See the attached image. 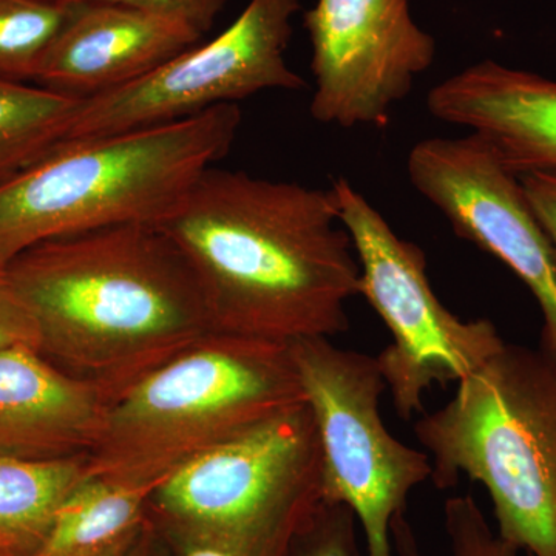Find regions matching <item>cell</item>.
<instances>
[{"instance_id": "cell-22", "label": "cell", "mask_w": 556, "mask_h": 556, "mask_svg": "<svg viewBox=\"0 0 556 556\" xmlns=\"http://www.w3.org/2000/svg\"><path fill=\"white\" fill-rule=\"evenodd\" d=\"M79 2L119 3V5L159 11V13L181 17L203 35L211 30L219 11L226 5V0H79Z\"/></svg>"}, {"instance_id": "cell-19", "label": "cell", "mask_w": 556, "mask_h": 556, "mask_svg": "<svg viewBox=\"0 0 556 556\" xmlns=\"http://www.w3.org/2000/svg\"><path fill=\"white\" fill-rule=\"evenodd\" d=\"M444 526L452 556H519L486 521L473 496H453L444 506ZM394 555L426 556L409 525L407 510L399 514L391 529Z\"/></svg>"}, {"instance_id": "cell-20", "label": "cell", "mask_w": 556, "mask_h": 556, "mask_svg": "<svg viewBox=\"0 0 556 556\" xmlns=\"http://www.w3.org/2000/svg\"><path fill=\"white\" fill-rule=\"evenodd\" d=\"M357 527L356 515L350 507L321 500L295 540L291 556H361Z\"/></svg>"}, {"instance_id": "cell-17", "label": "cell", "mask_w": 556, "mask_h": 556, "mask_svg": "<svg viewBox=\"0 0 556 556\" xmlns=\"http://www.w3.org/2000/svg\"><path fill=\"white\" fill-rule=\"evenodd\" d=\"M79 98L0 79V188L62 144Z\"/></svg>"}, {"instance_id": "cell-4", "label": "cell", "mask_w": 556, "mask_h": 556, "mask_svg": "<svg viewBox=\"0 0 556 556\" xmlns=\"http://www.w3.org/2000/svg\"><path fill=\"white\" fill-rule=\"evenodd\" d=\"M305 402L291 348L214 332L110 405L89 475L155 486L266 417Z\"/></svg>"}, {"instance_id": "cell-21", "label": "cell", "mask_w": 556, "mask_h": 556, "mask_svg": "<svg viewBox=\"0 0 556 556\" xmlns=\"http://www.w3.org/2000/svg\"><path fill=\"white\" fill-rule=\"evenodd\" d=\"M38 340L35 320L0 266V350L21 345L38 350Z\"/></svg>"}, {"instance_id": "cell-6", "label": "cell", "mask_w": 556, "mask_h": 556, "mask_svg": "<svg viewBox=\"0 0 556 556\" xmlns=\"http://www.w3.org/2000/svg\"><path fill=\"white\" fill-rule=\"evenodd\" d=\"M320 503V439L305 401L178 468L152 490L148 514L167 548L291 556Z\"/></svg>"}, {"instance_id": "cell-1", "label": "cell", "mask_w": 556, "mask_h": 556, "mask_svg": "<svg viewBox=\"0 0 556 556\" xmlns=\"http://www.w3.org/2000/svg\"><path fill=\"white\" fill-rule=\"evenodd\" d=\"M217 332L291 345L342 334L361 263L331 189L208 167L159 223Z\"/></svg>"}, {"instance_id": "cell-3", "label": "cell", "mask_w": 556, "mask_h": 556, "mask_svg": "<svg viewBox=\"0 0 556 556\" xmlns=\"http://www.w3.org/2000/svg\"><path fill=\"white\" fill-rule=\"evenodd\" d=\"M241 112L223 104L189 118L62 144L0 188V266L42 241L167 217L228 155Z\"/></svg>"}, {"instance_id": "cell-24", "label": "cell", "mask_w": 556, "mask_h": 556, "mask_svg": "<svg viewBox=\"0 0 556 556\" xmlns=\"http://www.w3.org/2000/svg\"><path fill=\"white\" fill-rule=\"evenodd\" d=\"M126 556H170L167 548L164 547V544L161 543L160 538L153 533V530L150 529L148 533H146L144 538L139 541L137 547L130 552L129 555Z\"/></svg>"}, {"instance_id": "cell-2", "label": "cell", "mask_w": 556, "mask_h": 556, "mask_svg": "<svg viewBox=\"0 0 556 556\" xmlns=\"http://www.w3.org/2000/svg\"><path fill=\"white\" fill-rule=\"evenodd\" d=\"M38 351L113 402L217 332L197 274L153 223L42 241L5 266Z\"/></svg>"}, {"instance_id": "cell-13", "label": "cell", "mask_w": 556, "mask_h": 556, "mask_svg": "<svg viewBox=\"0 0 556 556\" xmlns=\"http://www.w3.org/2000/svg\"><path fill=\"white\" fill-rule=\"evenodd\" d=\"M427 108L470 130L517 177L556 175V80L485 60L428 91Z\"/></svg>"}, {"instance_id": "cell-8", "label": "cell", "mask_w": 556, "mask_h": 556, "mask_svg": "<svg viewBox=\"0 0 556 556\" xmlns=\"http://www.w3.org/2000/svg\"><path fill=\"white\" fill-rule=\"evenodd\" d=\"M321 450V500L356 515L367 556H393L391 529L409 493L431 478L426 452L387 430L379 401L387 390L378 361L327 338L291 343Z\"/></svg>"}, {"instance_id": "cell-15", "label": "cell", "mask_w": 556, "mask_h": 556, "mask_svg": "<svg viewBox=\"0 0 556 556\" xmlns=\"http://www.w3.org/2000/svg\"><path fill=\"white\" fill-rule=\"evenodd\" d=\"M155 486L87 477L62 503L49 535L30 556H126L149 530Z\"/></svg>"}, {"instance_id": "cell-9", "label": "cell", "mask_w": 556, "mask_h": 556, "mask_svg": "<svg viewBox=\"0 0 556 556\" xmlns=\"http://www.w3.org/2000/svg\"><path fill=\"white\" fill-rule=\"evenodd\" d=\"M300 0H251L222 35L119 89L80 102L62 144L189 118L265 90H300L287 62ZM61 144V146H62Z\"/></svg>"}, {"instance_id": "cell-18", "label": "cell", "mask_w": 556, "mask_h": 556, "mask_svg": "<svg viewBox=\"0 0 556 556\" xmlns=\"http://www.w3.org/2000/svg\"><path fill=\"white\" fill-rule=\"evenodd\" d=\"M83 3L0 0V79L35 83L50 47Z\"/></svg>"}, {"instance_id": "cell-14", "label": "cell", "mask_w": 556, "mask_h": 556, "mask_svg": "<svg viewBox=\"0 0 556 556\" xmlns=\"http://www.w3.org/2000/svg\"><path fill=\"white\" fill-rule=\"evenodd\" d=\"M110 405L100 388L61 371L36 348L0 350V456L89 455Z\"/></svg>"}, {"instance_id": "cell-11", "label": "cell", "mask_w": 556, "mask_h": 556, "mask_svg": "<svg viewBox=\"0 0 556 556\" xmlns=\"http://www.w3.org/2000/svg\"><path fill=\"white\" fill-rule=\"evenodd\" d=\"M303 25L316 83L311 115L342 129L386 126L437 58L409 0H317Z\"/></svg>"}, {"instance_id": "cell-25", "label": "cell", "mask_w": 556, "mask_h": 556, "mask_svg": "<svg viewBox=\"0 0 556 556\" xmlns=\"http://www.w3.org/2000/svg\"><path fill=\"white\" fill-rule=\"evenodd\" d=\"M0 556H2V555H0Z\"/></svg>"}, {"instance_id": "cell-5", "label": "cell", "mask_w": 556, "mask_h": 556, "mask_svg": "<svg viewBox=\"0 0 556 556\" xmlns=\"http://www.w3.org/2000/svg\"><path fill=\"white\" fill-rule=\"evenodd\" d=\"M415 433L434 485L479 482L497 535L527 556H556V367L541 351L504 343Z\"/></svg>"}, {"instance_id": "cell-12", "label": "cell", "mask_w": 556, "mask_h": 556, "mask_svg": "<svg viewBox=\"0 0 556 556\" xmlns=\"http://www.w3.org/2000/svg\"><path fill=\"white\" fill-rule=\"evenodd\" d=\"M201 38L203 33L181 17L84 2L50 47L35 83L86 100L149 75Z\"/></svg>"}, {"instance_id": "cell-16", "label": "cell", "mask_w": 556, "mask_h": 556, "mask_svg": "<svg viewBox=\"0 0 556 556\" xmlns=\"http://www.w3.org/2000/svg\"><path fill=\"white\" fill-rule=\"evenodd\" d=\"M87 477V455L61 459L0 456V555L35 554L62 503Z\"/></svg>"}, {"instance_id": "cell-7", "label": "cell", "mask_w": 556, "mask_h": 556, "mask_svg": "<svg viewBox=\"0 0 556 556\" xmlns=\"http://www.w3.org/2000/svg\"><path fill=\"white\" fill-rule=\"evenodd\" d=\"M343 228L361 263V295L390 329L393 342L380 351V375L404 420L424 412L434 386L466 379L504 346L486 318L463 320L442 305L417 244L401 239L383 215L348 178L332 182Z\"/></svg>"}, {"instance_id": "cell-10", "label": "cell", "mask_w": 556, "mask_h": 556, "mask_svg": "<svg viewBox=\"0 0 556 556\" xmlns=\"http://www.w3.org/2000/svg\"><path fill=\"white\" fill-rule=\"evenodd\" d=\"M413 188L456 236L501 260L529 288L543 316L541 353L556 367V249L521 179L475 135L427 138L407 161Z\"/></svg>"}, {"instance_id": "cell-23", "label": "cell", "mask_w": 556, "mask_h": 556, "mask_svg": "<svg viewBox=\"0 0 556 556\" xmlns=\"http://www.w3.org/2000/svg\"><path fill=\"white\" fill-rule=\"evenodd\" d=\"M519 179L533 214L556 249V175L530 174Z\"/></svg>"}]
</instances>
